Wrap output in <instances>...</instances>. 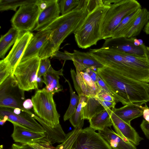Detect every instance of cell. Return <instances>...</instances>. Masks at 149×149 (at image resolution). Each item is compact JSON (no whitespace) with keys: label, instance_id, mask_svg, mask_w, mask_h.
<instances>
[{"label":"cell","instance_id":"cell-1","mask_svg":"<svg viewBox=\"0 0 149 149\" xmlns=\"http://www.w3.org/2000/svg\"><path fill=\"white\" fill-rule=\"evenodd\" d=\"M88 4V0H81L77 7L60 16L45 28L49 30L51 33L39 52L38 56L40 59L52 57L65 39L81 25L91 10Z\"/></svg>","mask_w":149,"mask_h":149},{"label":"cell","instance_id":"cell-2","mask_svg":"<svg viewBox=\"0 0 149 149\" xmlns=\"http://www.w3.org/2000/svg\"><path fill=\"white\" fill-rule=\"evenodd\" d=\"M97 72L117 102L125 105L132 103L143 104L149 102L148 83L127 77L105 66L98 68Z\"/></svg>","mask_w":149,"mask_h":149},{"label":"cell","instance_id":"cell-3","mask_svg":"<svg viewBox=\"0 0 149 149\" xmlns=\"http://www.w3.org/2000/svg\"><path fill=\"white\" fill-rule=\"evenodd\" d=\"M110 7L101 0L90 11L81 25L74 32L76 43L80 48L86 49L96 45L102 39V29L106 14Z\"/></svg>","mask_w":149,"mask_h":149},{"label":"cell","instance_id":"cell-4","mask_svg":"<svg viewBox=\"0 0 149 149\" xmlns=\"http://www.w3.org/2000/svg\"><path fill=\"white\" fill-rule=\"evenodd\" d=\"M89 53L104 66L108 67L127 77L140 81L146 73L134 66L128 60L125 53L117 50L102 47L91 49Z\"/></svg>","mask_w":149,"mask_h":149},{"label":"cell","instance_id":"cell-5","mask_svg":"<svg viewBox=\"0 0 149 149\" xmlns=\"http://www.w3.org/2000/svg\"><path fill=\"white\" fill-rule=\"evenodd\" d=\"M110 6L104 21L102 29V39L111 37L113 33L126 17L135 10L142 8L135 0H104Z\"/></svg>","mask_w":149,"mask_h":149},{"label":"cell","instance_id":"cell-6","mask_svg":"<svg viewBox=\"0 0 149 149\" xmlns=\"http://www.w3.org/2000/svg\"><path fill=\"white\" fill-rule=\"evenodd\" d=\"M54 94L45 88L37 89L32 97L34 113L50 127H55L59 123L60 115L53 99Z\"/></svg>","mask_w":149,"mask_h":149},{"label":"cell","instance_id":"cell-7","mask_svg":"<svg viewBox=\"0 0 149 149\" xmlns=\"http://www.w3.org/2000/svg\"><path fill=\"white\" fill-rule=\"evenodd\" d=\"M40 60L37 56L20 61L17 64L13 75L20 89L24 91L38 89L37 77Z\"/></svg>","mask_w":149,"mask_h":149},{"label":"cell","instance_id":"cell-8","mask_svg":"<svg viewBox=\"0 0 149 149\" xmlns=\"http://www.w3.org/2000/svg\"><path fill=\"white\" fill-rule=\"evenodd\" d=\"M24 91L19 88L15 77L11 74L0 84V107L19 108L32 116V113L23 107Z\"/></svg>","mask_w":149,"mask_h":149},{"label":"cell","instance_id":"cell-9","mask_svg":"<svg viewBox=\"0 0 149 149\" xmlns=\"http://www.w3.org/2000/svg\"><path fill=\"white\" fill-rule=\"evenodd\" d=\"M40 13L38 7L36 4L19 7L11 19L13 27L20 32L33 31Z\"/></svg>","mask_w":149,"mask_h":149},{"label":"cell","instance_id":"cell-10","mask_svg":"<svg viewBox=\"0 0 149 149\" xmlns=\"http://www.w3.org/2000/svg\"><path fill=\"white\" fill-rule=\"evenodd\" d=\"M70 149H113L100 134L90 127L82 129Z\"/></svg>","mask_w":149,"mask_h":149},{"label":"cell","instance_id":"cell-11","mask_svg":"<svg viewBox=\"0 0 149 149\" xmlns=\"http://www.w3.org/2000/svg\"><path fill=\"white\" fill-rule=\"evenodd\" d=\"M135 38L111 37L105 40L102 47L113 49L133 55H149V52L144 44L139 46L134 45Z\"/></svg>","mask_w":149,"mask_h":149},{"label":"cell","instance_id":"cell-12","mask_svg":"<svg viewBox=\"0 0 149 149\" xmlns=\"http://www.w3.org/2000/svg\"><path fill=\"white\" fill-rule=\"evenodd\" d=\"M0 118L6 116L8 121L15 123L27 130L32 131L46 132L44 127L29 114L22 111L17 115L13 111V109L3 107H0Z\"/></svg>","mask_w":149,"mask_h":149},{"label":"cell","instance_id":"cell-13","mask_svg":"<svg viewBox=\"0 0 149 149\" xmlns=\"http://www.w3.org/2000/svg\"><path fill=\"white\" fill-rule=\"evenodd\" d=\"M33 36L29 31L20 32L11 49L3 59L12 69L13 75L15 68L22 57Z\"/></svg>","mask_w":149,"mask_h":149},{"label":"cell","instance_id":"cell-14","mask_svg":"<svg viewBox=\"0 0 149 149\" xmlns=\"http://www.w3.org/2000/svg\"><path fill=\"white\" fill-rule=\"evenodd\" d=\"M111 118L112 126L116 133L125 141H129L135 146H137L143 140V138L139 136L131 124L121 119L112 111Z\"/></svg>","mask_w":149,"mask_h":149},{"label":"cell","instance_id":"cell-15","mask_svg":"<svg viewBox=\"0 0 149 149\" xmlns=\"http://www.w3.org/2000/svg\"><path fill=\"white\" fill-rule=\"evenodd\" d=\"M65 51L72 58L76 70L79 71L90 68L97 72L98 68L104 66L89 52H81L76 50H74L73 53Z\"/></svg>","mask_w":149,"mask_h":149},{"label":"cell","instance_id":"cell-16","mask_svg":"<svg viewBox=\"0 0 149 149\" xmlns=\"http://www.w3.org/2000/svg\"><path fill=\"white\" fill-rule=\"evenodd\" d=\"M11 123L13 125V130L11 137L15 142L20 143L22 144H26L45 140V132L32 131L15 123Z\"/></svg>","mask_w":149,"mask_h":149},{"label":"cell","instance_id":"cell-17","mask_svg":"<svg viewBox=\"0 0 149 149\" xmlns=\"http://www.w3.org/2000/svg\"><path fill=\"white\" fill-rule=\"evenodd\" d=\"M50 33L49 30L45 29L33 35L20 61L38 56L40 50L49 39Z\"/></svg>","mask_w":149,"mask_h":149},{"label":"cell","instance_id":"cell-18","mask_svg":"<svg viewBox=\"0 0 149 149\" xmlns=\"http://www.w3.org/2000/svg\"><path fill=\"white\" fill-rule=\"evenodd\" d=\"M58 1L53 0L46 8L40 12L33 31H39L43 30L60 16Z\"/></svg>","mask_w":149,"mask_h":149},{"label":"cell","instance_id":"cell-19","mask_svg":"<svg viewBox=\"0 0 149 149\" xmlns=\"http://www.w3.org/2000/svg\"><path fill=\"white\" fill-rule=\"evenodd\" d=\"M143 104L135 103L127 104L119 108H112V111L121 119L130 124L133 119L143 115L144 106Z\"/></svg>","mask_w":149,"mask_h":149},{"label":"cell","instance_id":"cell-20","mask_svg":"<svg viewBox=\"0 0 149 149\" xmlns=\"http://www.w3.org/2000/svg\"><path fill=\"white\" fill-rule=\"evenodd\" d=\"M98 132L113 149H136L134 145L124 140L111 128L107 127Z\"/></svg>","mask_w":149,"mask_h":149},{"label":"cell","instance_id":"cell-21","mask_svg":"<svg viewBox=\"0 0 149 149\" xmlns=\"http://www.w3.org/2000/svg\"><path fill=\"white\" fill-rule=\"evenodd\" d=\"M32 116L39 122L45 130L46 140L52 144L55 143L63 142L65 138L66 134L60 124L55 127H52L48 125L37 116L33 114Z\"/></svg>","mask_w":149,"mask_h":149},{"label":"cell","instance_id":"cell-22","mask_svg":"<svg viewBox=\"0 0 149 149\" xmlns=\"http://www.w3.org/2000/svg\"><path fill=\"white\" fill-rule=\"evenodd\" d=\"M62 68L58 71L55 70L52 66L43 77L44 83L46 85L45 88L48 91L54 94L62 91L63 88L60 84L59 76H63Z\"/></svg>","mask_w":149,"mask_h":149},{"label":"cell","instance_id":"cell-23","mask_svg":"<svg viewBox=\"0 0 149 149\" xmlns=\"http://www.w3.org/2000/svg\"><path fill=\"white\" fill-rule=\"evenodd\" d=\"M112 112L111 110L108 109L96 114L89 120V127L95 131L110 128L113 125L111 118Z\"/></svg>","mask_w":149,"mask_h":149},{"label":"cell","instance_id":"cell-24","mask_svg":"<svg viewBox=\"0 0 149 149\" xmlns=\"http://www.w3.org/2000/svg\"><path fill=\"white\" fill-rule=\"evenodd\" d=\"M141 8L137 9L125 17L114 30L111 37H126Z\"/></svg>","mask_w":149,"mask_h":149},{"label":"cell","instance_id":"cell-25","mask_svg":"<svg viewBox=\"0 0 149 149\" xmlns=\"http://www.w3.org/2000/svg\"><path fill=\"white\" fill-rule=\"evenodd\" d=\"M105 109L95 97L86 96L85 104L82 109V119L89 120L96 114Z\"/></svg>","mask_w":149,"mask_h":149},{"label":"cell","instance_id":"cell-26","mask_svg":"<svg viewBox=\"0 0 149 149\" xmlns=\"http://www.w3.org/2000/svg\"><path fill=\"white\" fill-rule=\"evenodd\" d=\"M20 32L13 27L3 35H1L0 39V58H3L10 47L15 42Z\"/></svg>","mask_w":149,"mask_h":149},{"label":"cell","instance_id":"cell-27","mask_svg":"<svg viewBox=\"0 0 149 149\" xmlns=\"http://www.w3.org/2000/svg\"><path fill=\"white\" fill-rule=\"evenodd\" d=\"M149 20V11L145 8H142L126 38L134 37L138 35Z\"/></svg>","mask_w":149,"mask_h":149},{"label":"cell","instance_id":"cell-28","mask_svg":"<svg viewBox=\"0 0 149 149\" xmlns=\"http://www.w3.org/2000/svg\"><path fill=\"white\" fill-rule=\"evenodd\" d=\"M86 89V96L96 97L102 89L97 83L94 81L86 72L80 71Z\"/></svg>","mask_w":149,"mask_h":149},{"label":"cell","instance_id":"cell-29","mask_svg":"<svg viewBox=\"0 0 149 149\" xmlns=\"http://www.w3.org/2000/svg\"><path fill=\"white\" fill-rule=\"evenodd\" d=\"M37 0H0V10L15 11L17 8L21 6L36 4Z\"/></svg>","mask_w":149,"mask_h":149},{"label":"cell","instance_id":"cell-30","mask_svg":"<svg viewBox=\"0 0 149 149\" xmlns=\"http://www.w3.org/2000/svg\"><path fill=\"white\" fill-rule=\"evenodd\" d=\"M65 79V81L68 84L70 95V104L63 116V120L65 121L69 119L75 112L79 102L80 96L73 91L69 81Z\"/></svg>","mask_w":149,"mask_h":149},{"label":"cell","instance_id":"cell-31","mask_svg":"<svg viewBox=\"0 0 149 149\" xmlns=\"http://www.w3.org/2000/svg\"><path fill=\"white\" fill-rule=\"evenodd\" d=\"M86 96L81 95L80 96L79 102L74 112L69 119V121L72 125L75 128L83 119L82 116V107L85 104Z\"/></svg>","mask_w":149,"mask_h":149},{"label":"cell","instance_id":"cell-32","mask_svg":"<svg viewBox=\"0 0 149 149\" xmlns=\"http://www.w3.org/2000/svg\"><path fill=\"white\" fill-rule=\"evenodd\" d=\"M80 1L79 0H59V6L61 15L68 13L77 7L80 3Z\"/></svg>","mask_w":149,"mask_h":149},{"label":"cell","instance_id":"cell-33","mask_svg":"<svg viewBox=\"0 0 149 149\" xmlns=\"http://www.w3.org/2000/svg\"><path fill=\"white\" fill-rule=\"evenodd\" d=\"M13 71L11 67L3 59L0 61V84L11 74Z\"/></svg>","mask_w":149,"mask_h":149},{"label":"cell","instance_id":"cell-34","mask_svg":"<svg viewBox=\"0 0 149 149\" xmlns=\"http://www.w3.org/2000/svg\"><path fill=\"white\" fill-rule=\"evenodd\" d=\"M52 66L49 58L40 59L37 77H43Z\"/></svg>","mask_w":149,"mask_h":149},{"label":"cell","instance_id":"cell-35","mask_svg":"<svg viewBox=\"0 0 149 149\" xmlns=\"http://www.w3.org/2000/svg\"><path fill=\"white\" fill-rule=\"evenodd\" d=\"M28 144L36 149H59L56 147H54L52 144L45 140Z\"/></svg>","mask_w":149,"mask_h":149},{"label":"cell","instance_id":"cell-36","mask_svg":"<svg viewBox=\"0 0 149 149\" xmlns=\"http://www.w3.org/2000/svg\"><path fill=\"white\" fill-rule=\"evenodd\" d=\"M70 72L75 90L79 96L83 95L80 87V81L76 72V73L74 70L72 69H71Z\"/></svg>","mask_w":149,"mask_h":149},{"label":"cell","instance_id":"cell-37","mask_svg":"<svg viewBox=\"0 0 149 149\" xmlns=\"http://www.w3.org/2000/svg\"><path fill=\"white\" fill-rule=\"evenodd\" d=\"M95 97L102 101L117 102L116 100L114 97L102 89H101L98 92Z\"/></svg>","mask_w":149,"mask_h":149},{"label":"cell","instance_id":"cell-38","mask_svg":"<svg viewBox=\"0 0 149 149\" xmlns=\"http://www.w3.org/2000/svg\"><path fill=\"white\" fill-rule=\"evenodd\" d=\"M52 57L59 60H63L65 61L68 60L72 61V58L65 51L64 52H63L58 50L55 53Z\"/></svg>","mask_w":149,"mask_h":149},{"label":"cell","instance_id":"cell-39","mask_svg":"<svg viewBox=\"0 0 149 149\" xmlns=\"http://www.w3.org/2000/svg\"><path fill=\"white\" fill-rule=\"evenodd\" d=\"M97 84L102 89L105 91L115 98L113 93L98 74L97 76Z\"/></svg>","mask_w":149,"mask_h":149},{"label":"cell","instance_id":"cell-40","mask_svg":"<svg viewBox=\"0 0 149 149\" xmlns=\"http://www.w3.org/2000/svg\"><path fill=\"white\" fill-rule=\"evenodd\" d=\"M53 0H37L36 4L38 7L40 12L46 8Z\"/></svg>","mask_w":149,"mask_h":149},{"label":"cell","instance_id":"cell-41","mask_svg":"<svg viewBox=\"0 0 149 149\" xmlns=\"http://www.w3.org/2000/svg\"><path fill=\"white\" fill-rule=\"evenodd\" d=\"M140 127L146 137L149 139V123L143 120Z\"/></svg>","mask_w":149,"mask_h":149},{"label":"cell","instance_id":"cell-42","mask_svg":"<svg viewBox=\"0 0 149 149\" xmlns=\"http://www.w3.org/2000/svg\"><path fill=\"white\" fill-rule=\"evenodd\" d=\"M99 102L106 109H110L111 108H115L116 102H111L102 101L97 98Z\"/></svg>","mask_w":149,"mask_h":149},{"label":"cell","instance_id":"cell-43","mask_svg":"<svg viewBox=\"0 0 149 149\" xmlns=\"http://www.w3.org/2000/svg\"><path fill=\"white\" fill-rule=\"evenodd\" d=\"M84 70L88 74L94 81L97 83V79L98 76L97 72L90 68L86 69Z\"/></svg>","mask_w":149,"mask_h":149},{"label":"cell","instance_id":"cell-44","mask_svg":"<svg viewBox=\"0 0 149 149\" xmlns=\"http://www.w3.org/2000/svg\"><path fill=\"white\" fill-rule=\"evenodd\" d=\"M11 148L13 149H36L28 144L19 145L16 143H13Z\"/></svg>","mask_w":149,"mask_h":149},{"label":"cell","instance_id":"cell-45","mask_svg":"<svg viewBox=\"0 0 149 149\" xmlns=\"http://www.w3.org/2000/svg\"><path fill=\"white\" fill-rule=\"evenodd\" d=\"M23 107L25 109L29 110L33 107V104L31 99H28L25 100L23 104Z\"/></svg>","mask_w":149,"mask_h":149},{"label":"cell","instance_id":"cell-46","mask_svg":"<svg viewBox=\"0 0 149 149\" xmlns=\"http://www.w3.org/2000/svg\"><path fill=\"white\" fill-rule=\"evenodd\" d=\"M145 104L142 115L144 120L149 123V108L146 103Z\"/></svg>","mask_w":149,"mask_h":149},{"label":"cell","instance_id":"cell-47","mask_svg":"<svg viewBox=\"0 0 149 149\" xmlns=\"http://www.w3.org/2000/svg\"><path fill=\"white\" fill-rule=\"evenodd\" d=\"M37 82L38 87H41L44 83L43 78H42V77H37Z\"/></svg>","mask_w":149,"mask_h":149},{"label":"cell","instance_id":"cell-48","mask_svg":"<svg viewBox=\"0 0 149 149\" xmlns=\"http://www.w3.org/2000/svg\"><path fill=\"white\" fill-rule=\"evenodd\" d=\"M144 31L146 34L149 35V21L144 26Z\"/></svg>","mask_w":149,"mask_h":149},{"label":"cell","instance_id":"cell-49","mask_svg":"<svg viewBox=\"0 0 149 149\" xmlns=\"http://www.w3.org/2000/svg\"><path fill=\"white\" fill-rule=\"evenodd\" d=\"M22 111L20 109L18 108H15L13 109V112L15 113L17 115H19L21 113Z\"/></svg>","mask_w":149,"mask_h":149},{"label":"cell","instance_id":"cell-50","mask_svg":"<svg viewBox=\"0 0 149 149\" xmlns=\"http://www.w3.org/2000/svg\"><path fill=\"white\" fill-rule=\"evenodd\" d=\"M134 44L136 46H139L140 45H140L138 39L135 38L134 40Z\"/></svg>","mask_w":149,"mask_h":149},{"label":"cell","instance_id":"cell-51","mask_svg":"<svg viewBox=\"0 0 149 149\" xmlns=\"http://www.w3.org/2000/svg\"><path fill=\"white\" fill-rule=\"evenodd\" d=\"M147 90L148 93L149 95V83H148L147 87Z\"/></svg>","mask_w":149,"mask_h":149},{"label":"cell","instance_id":"cell-52","mask_svg":"<svg viewBox=\"0 0 149 149\" xmlns=\"http://www.w3.org/2000/svg\"><path fill=\"white\" fill-rule=\"evenodd\" d=\"M0 149H3V148H0Z\"/></svg>","mask_w":149,"mask_h":149},{"label":"cell","instance_id":"cell-53","mask_svg":"<svg viewBox=\"0 0 149 149\" xmlns=\"http://www.w3.org/2000/svg\"><path fill=\"white\" fill-rule=\"evenodd\" d=\"M11 149H13V148H11Z\"/></svg>","mask_w":149,"mask_h":149},{"label":"cell","instance_id":"cell-54","mask_svg":"<svg viewBox=\"0 0 149 149\" xmlns=\"http://www.w3.org/2000/svg\"></svg>","mask_w":149,"mask_h":149}]
</instances>
